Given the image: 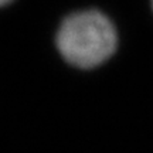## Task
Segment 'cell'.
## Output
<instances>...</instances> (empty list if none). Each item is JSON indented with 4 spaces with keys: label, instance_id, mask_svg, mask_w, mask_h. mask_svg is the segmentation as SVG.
I'll return each instance as SVG.
<instances>
[{
    "label": "cell",
    "instance_id": "obj_3",
    "mask_svg": "<svg viewBox=\"0 0 153 153\" xmlns=\"http://www.w3.org/2000/svg\"><path fill=\"white\" fill-rule=\"evenodd\" d=\"M152 3H153V1H152Z\"/></svg>",
    "mask_w": 153,
    "mask_h": 153
},
{
    "label": "cell",
    "instance_id": "obj_2",
    "mask_svg": "<svg viewBox=\"0 0 153 153\" xmlns=\"http://www.w3.org/2000/svg\"><path fill=\"white\" fill-rule=\"evenodd\" d=\"M10 1H11V0H0V7H1V6H6V4H9Z\"/></svg>",
    "mask_w": 153,
    "mask_h": 153
},
{
    "label": "cell",
    "instance_id": "obj_1",
    "mask_svg": "<svg viewBox=\"0 0 153 153\" xmlns=\"http://www.w3.org/2000/svg\"><path fill=\"white\" fill-rule=\"evenodd\" d=\"M116 40L114 24L97 10L68 16L57 34L61 55L79 68H92L106 61L116 48Z\"/></svg>",
    "mask_w": 153,
    "mask_h": 153
}]
</instances>
